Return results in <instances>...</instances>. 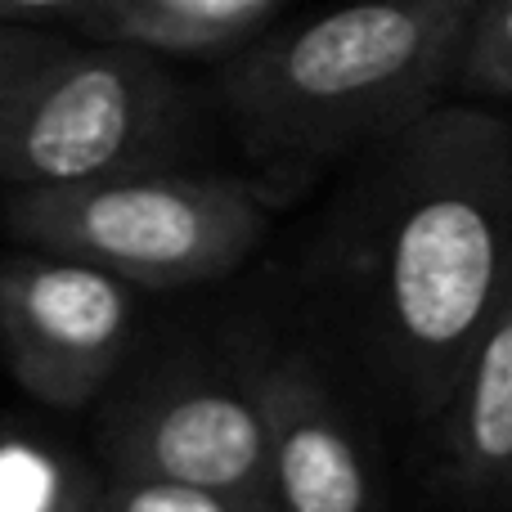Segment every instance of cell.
I'll return each instance as SVG.
<instances>
[{
  "mask_svg": "<svg viewBox=\"0 0 512 512\" xmlns=\"http://www.w3.org/2000/svg\"><path fill=\"white\" fill-rule=\"evenodd\" d=\"M113 472L265 499V414L252 378L176 373L135 391L108 418Z\"/></svg>",
  "mask_w": 512,
  "mask_h": 512,
  "instance_id": "6",
  "label": "cell"
},
{
  "mask_svg": "<svg viewBox=\"0 0 512 512\" xmlns=\"http://www.w3.org/2000/svg\"><path fill=\"white\" fill-rule=\"evenodd\" d=\"M140 288L77 256H0V351L14 382L50 409H86L135 342Z\"/></svg>",
  "mask_w": 512,
  "mask_h": 512,
  "instance_id": "5",
  "label": "cell"
},
{
  "mask_svg": "<svg viewBox=\"0 0 512 512\" xmlns=\"http://www.w3.org/2000/svg\"><path fill=\"white\" fill-rule=\"evenodd\" d=\"M0 216L23 248L77 256L140 292H171L239 270L270 230L274 194L256 180L153 167L68 189H9Z\"/></svg>",
  "mask_w": 512,
  "mask_h": 512,
  "instance_id": "3",
  "label": "cell"
},
{
  "mask_svg": "<svg viewBox=\"0 0 512 512\" xmlns=\"http://www.w3.org/2000/svg\"><path fill=\"white\" fill-rule=\"evenodd\" d=\"M104 481L59 441L0 423V512H99Z\"/></svg>",
  "mask_w": 512,
  "mask_h": 512,
  "instance_id": "10",
  "label": "cell"
},
{
  "mask_svg": "<svg viewBox=\"0 0 512 512\" xmlns=\"http://www.w3.org/2000/svg\"><path fill=\"white\" fill-rule=\"evenodd\" d=\"M288 0H104L81 32L90 41H122L149 54L230 59L261 36Z\"/></svg>",
  "mask_w": 512,
  "mask_h": 512,
  "instance_id": "9",
  "label": "cell"
},
{
  "mask_svg": "<svg viewBox=\"0 0 512 512\" xmlns=\"http://www.w3.org/2000/svg\"><path fill=\"white\" fill-rule=\"evenodd\" d=\"M189 95L162 54L122 41H68L0 90V185L68 189L171 167Z\"/></svg>",
  "mask_w": 512,
  "mask_h": 512,
  "instance_id": "4",
  "label": "cell"
},
{
  "mask_svg": "<svg viewBox=\"0 0 512 512\" xmlns=\"http://www.w3.org/2000/svg\"><path fill=\"white\" fill-rule=\"evenodd\" d=\"M454 86L481 99H512V0H477L472 5Z\"/></svg>",
  "mask_w": 512,
  "mask_h": 512,
  "instance_id": "11",
  "label": "cell"
},
{
  "mask_svg": "<svg viewBox=\"0 0 512 512\" xmlns=\"http://www.w3.org/2000/svg\"><path fill=\"white\" fill-rule=\"evenodd\" d=\"M477 0H351L225 59L221 99L248 153L324 162L378 149L454 86Z\"/></svg>",
  "mask_w": 512,
  "mask_h": 512,
  "instance_id": "2",
  "label": "cell"
},
{
  "mask_svg": "<svg viewBox=\"0 0 512 512\" xmlns=\"http://www.w3.org/2000/svg\"><path fill=\"white\" fill-rule=\"evenodd\" d=\"M104 0H0V23H23V27H45V23H77L86 27Z\"/></svg>",
  "mask_w": 512,
  "mask_h": 512,
  "instance_id": "14",
  "label": "cell"
},
{
  "mask_svg": "<svg viewBox=\"0 0 512 512\" xmlns=\"http://www.w3.org/2000/svg\"><path fill=\"white\" fill-rule=\"evenodd\" d=\"M99 512H270V504H265V499L221 495V490L180 486V481L108 472Z\"/></svg>",
  "mask_w": 512,
  "mask_h": 512,
  "instance_id": "12",
  "label": "cell"
},
{
  "mask_svg": "<svg viewBox=\"0 0 512 512\" xmlns=\"http://www.w3.org/2000/svg\"><path fill=\"white\" fill-rule=\"evenodd\" d=\"M68 45V36L54 27H23V23H0V90L14 86L23 72L41 68L45 59Z\"/></svg>",
  "mask_w": 512,
  "mask_h": 512,
  "instance_id": "13",
  "label": "cell"
},
{
  "mask_svg": "<svg viewBox=\"0 0 512 512\" xmlns=\"http://www.w3.org/2000/svg\"><path fill=\"white\" fill-rule=\"evenodd\" d=\"M265 414L270 512H382L378 477L319 369L279 355L248 373Z\"/></svg>",
  "mask_w": 512,
  "mask_h": 512,
  "instance_id": "7",
  "label": "cell"
},
{
  "mask_svg": "<svg viewBox=\"0 0 512 512\" xmlns=\"http://www.w3.org/2000/svg\"><path fill=\"white\" fill-rule=\"evenodd\" d=\"M346 239L360 342L432 423L512 292V122L432 104L378 144Z\"/></svg>",
  "mask_w": 512,
  "mask_h": 512,
  "instance_id": "1",
  "label": "cell"
},
{
  "mask_svg": "<svg viewBox=\"0 0 512 512\" xmlns=\"http://www.w3.org/2000/svg\"><path fill=\"white\" fill-rule=\"evenodd\" d=\"M432 423L454 495L481 512L512 504V292L468 351Z\"/></svg>",
  "mask_w": 512,
  "mask_h": 512,
  "instance_id": "8",
  "label": "cell"
}]
</instances>
